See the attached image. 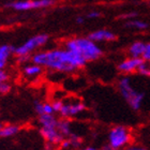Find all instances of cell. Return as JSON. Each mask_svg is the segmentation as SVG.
<instances>
[{
  "label": "cell",
  "mask_w": 150,
  "mask_h": 150,
  "mask_svg": "<svg viewBox=\"0 0 150 150\" xmlns=\"http://www.w3.org/2000/svg\"><path fill=\"white\" fill-rule=\"evenodd\" d=\"M48 39H50V37H48L46 33H39V35H35L30 38V39H28L24 44L19 45L18 47L13 48V53H15L17 57L31 56L32 52L35 50L37 48H39V47L43 46L44 44H46Z\"/></svg>",
  "instance_id": "cell-5"
},
{
  "label": "cell",
  "mask_w": 150,
  "mask_h": 150,
  "mask_svg": "<svg viewBox=\"0 0 150 150\" xmlns=\"http://www.w3.org/2000/svg\"><path fill=\"white\" fill-rule=\"evenodd\" d=\"M118 90L121 97L128 103V105L133 110H138L141 108L144 101V92L136 90L131 84V79L128 76H123L118 81Z\"/></svg>",
  "instance_id": "cell-3"
},
{
  "label": "cell",
  "mask_w": 150,
  "mask_h": 150,
  "mask_svg": "<svg viewBox=\"0 0 150 150\" xmlns=\"http://www.w3.org/2000/svg\"><path fill=\"white\" fill-rule=\"evenodd\" d=\"M29 59H31V56H21V57H18L19 62H25V61H28Z\"/></svg>",
  "instance_id": "cell-28"
},
{
  "label": "cell",
  "mask_w": 150,
  "mask_h": 150,
  "mask_svg": "<svg viewBox=\"0 0 150 150\" xmlns=\"http://www.w3.org/2000/svg\"><path fill=\"white\" fill-rule=\"evenodd\" d=\"M88 38L93 42H112L116 40V35L114 32L106 30V29H100L97 31H93L89 33Z\"/></svg>",
  "instance_id": "cell-10"
},
{
  "label": "cell",
  "mask_w": 150,
  "mask_h": 150,
  "mask_svg": "<svg viewBox=\"0 0 150 150\" xmlns=\"http://www.w3.org/2000/svg\"><path fill=\"white\" fill-rule=\"evenodd\" d=\"M39 122L44 128H57L58 119L54 115H42L39 116Z\"/></svg>",
  "instance_id": "cell-15"
},
{
  "label": "cell",
  "mask_w": 150,
  "mask_h": 150,
  "mask_svg": "<svg viewBox=\"0 0 150 150\" xmlns=\"http://www.w3.org/2000/svg\"><path fill=\"white\" fill-rule=\"evenodd\" d=\"M125 27L132 29H137V30H145L149 27L146 22H143V21H138V19H131V21H128L125 23Z\"/></svg>",
  "instance_id": "cell-18"
},
{
  "label": "cell",
  "mask_w": 150,
  "mask_h": 150,
  "mask_svg": "<svg viewBox=\"0 0 150 150\" xmlns=\"http://www.w3.org/2000/svg\"><path fill=\"white\" fill-rule=\"evenodd\" d=\"M9 79V74L3 69H0V83H6Z\"/></svg>",
  "instance_id": "cell-25"
},
{
  "label": "cell",
  "mask_w": 150,
  "mask_h": 150,
  "mask_svg": "<svg viewBox=\"0 0 150 150\" xmlns=\"http://www.w3.org/2000/svg\"><path fill=\"white\" fill-rule=\"evenodd\" d=\"M62 104H63V101L62 100H55L52 103L53 105V108L55 110V112H59V110H61V107H62Z\"/></svg>",
  "instance_id": "cell-23"
},
{
  "label": "cell",
  "mask_w": 150,
  "mask_h": 150,
  "mask_svg": "<svg viewBox=\"0 0 150 150\" xmlns=\"http://www.w3.org/2000/svg\"><path fill=\"white\" fill-rule=\"evenodd\" d=\"M40 134L47 142V144H50L53 146L60 145L64 139V137L61 135V133L58 131L57 128H44V127H41Z\"/></svg>",
  "instance_id": "cell-8"
},
{
  "label": "cell",
  "mask_w": 150,
  "mask_h": 150,
  "mask_svg": "<svg viewBox=\"0 0 150 150\" xmlns=\"http://www.w3.org/2000/svg\"><path fill=\"white\" fill-rule=\"evenodd\" d=\"M24 73L29 77H35L42 73V67L38 66L35 63H31V64H26L24 67Z\"/></svg>",
  "instance_id": "cell-17"
},
{
  "label": "cell",
  "mask_w": 150,
  "mask_h": 150,
  "mask_svg": "<svg viewBox=\"0 0 150 150\" xmlns=\"http://www.w3.org/2000/svg\"><path fill=\"white\" fill-rule=\"evenodd\" d=\"M57 129L64 138L69 137L70 135L72 134V125H71V122L67 118H62L58 120Z\"/></svg>",
  "instance_id": "cell-13"
},
{
  "label": "cell",
  "mask_w": 150,
  "mask_h": 150,
  "mask_svg": "<svg viewBox=\"0 0 150 150\" xmlns=\"http://www.w3.org/2000/svg\"><path fill=\"white\" fill-rule=\"evenodd\" d=\"M67 50L74 52L86 61H93L103 55V50L89 38H73L66 42Z\"/></svg>",
  "instance_id": "cell-2"
},
{
  "label": "cell",
  "mask_w": 150,
  "mask_h": 150,
  "mask_svg": "<svg viewBox=\"0 0 150 150\" xmlns=\"http://www.w3.org/2000/svg\"><path fill=\"white\" fill-rule=\"evenodd\" d=\"M35 110L39 116L54 115V112H55L52 103H43L40 101H35Z\"/></svg>",
  "instance_id": "cell-12"
},
{
  "label": "cell",
  "mask_w": 150,
  "mask_h": 150,
  "mask_svg": "<svg viewBox=\"0 0 150 150\" xmlns=\"http://www.w3.org/2000/svg\"><path fill=\"white\" fill-rule=\"evenodd\" d=\"M56 3V0H19L8 3L9 8L16 11H29V10L48 8Z\"/></svg>",
  "instance_id": "cell-6"
},
{
  "label": "cell",
  "mask_w": 150,
  "mask_h": 150,
  "mask_svg": "<svg viewBox=\"0 0 150 150\" xmlns=\"http://www.w3.org/2000/svg\"><path fill=\"white\" fill-rule=\"evenodd\" d=\"M137 72L145 77H150V64L148 62H144Z\"/></svg>",
  "instance_id": "cell-20"
},
{
  "label": "cell",
  "mask_w": 150,
  "mask_h": 150,
  "mask_svg": "<svg viewBox=\"0 0 150 150\" xmlns=\"http://www.w3.org/2000/svg\"><path fill=\"white\" fill-rule=\"evenodd\" d=\"M143 60L145 62L150 63V42L149 43H146V47H145V52L144 55H143Z\"/></svg>",
  "instance_id": "cell-21"
},
{
  "label": "cell",
  "mask_w": 150,
  "mask_h": 150,
  "mask_svg": "<svg viewBox=\"0 0 150 150\" xmlns=\"http://www.w3.org/2000/svg\"><path fill=\"white\" fill-rule=\"evenodd\" d=\"M13 52V48L10 45L3 44L0 45V69H3L8 63L9 57Z\"/></svg>",
  "instance_id": "cell-14"
},
{
  "label": "cell",
  "mask_w": 150,
  "mask_h": 150,
  "mask_svg": "<svg viewBox=\"0 0 150 150\" xmlns=\"http://www.w3.org/2000/svg\"><path fill=\"white\" fill-rule=\"evenodd\" d=\"M131 132L123 125H116L108 133V145L116 149L127 147L131 142Z\"/></svg>",
  "instance_id": "cell-4"
},
{
  "label": "cell",
  "mask_w": 150,
  "mask_h": 150,
  "mask_svg": "<svg viewBox=\"0 0 150 150\" xmlns=\"http://www.w3.org/2000/svg\"><path fill=\"white\" fill-rule=\"evenodd\" d=\"M11 90V85L9 83H0V93L6 94Z\"/></svg>",
  "instance_id": "cell-22"
},
{
  "label": "cell",
  "mask_w": 150,
  "mask_h": 150,
  "mask_svg": "<svg viewBox=\"0 0 150 150\" xmlns=\"http://www.w3.org/2000/svg\"><path fill=\"white\" fill-rule=\"evenodd\" d=\"M76 150H99V149H97V148L94 147H85V148H78Z\"/></svg>",
  "instance_id": "cell-31"
},
{
  "label": "cell",
  "mask_w": 150,
  "mask_h": 150,
  "mask_svg": "<svg viewBox=\"0 0 150 150\" xmlns=\"http://www.w3.org/2000/svg\"><path fill=\"white\" fill-rule=\"evenodd\" d=\"M84 22H85V17H83V16L76 17V23H77V24H83Z\"/></svg>",
  "instance_id": "cell-29"
},
{
  "label": "cell",
  "mask_w": 150,
  "mask_h": 150,
  "mask_svg": "<svg viewBox=\"0 0 150 150\" xmlns=\"http://www.w3.org/2000/svg\"><path fill=\"white\" fill-rule=\"evenodd\" d=\"M101 16V13L99 11H91L87 14L88 18H99Z\"/></svg>",
  "instance_id": "cell-26"
},
{
  "label": "cell",
  "mask_w": 150,
  "mask_h": 150,
  "mask_svg": "<svg viewBox=\"0 0 150 150\" xmlns=\"http://www.w3.org/2000/svg\"><path fill=\"white\" fill-rule=\"evenodd\" d=\"M32 63H35L42 68L54 70L57 72L70 73L74 72L86 66L87 61L74 52L69 50H56L39 52L31 56Z\"/></svg>",
  "instance_id": "cell-1"
},
{
  "label": "cell",
  "mask_w": 150,
  "mask_h": 150,
  "mask_svg": "<svg viewBox=\"0 0 150 150\" xmlns=\"http://www.w3.org/2000/svg\"><path fill=\"white\" fill-rule=\"evenodd\" d=\"M125 150H147L145 147H142V146H137V145H131V146H128L125 148Z\"/></svg>",
  "instance_id": "cell-27"
},
{
  "label": "cell",
  "mask_w": 150,
  "mask_h": 150,
  "mask_svg": "<svg viewBox=\"0 0 150 150\" xmlns=\"http://www.w3.org/2000/svg\"><path fill=\"white\" fill-rule=\"evenodd\" d=\"M67 138H68V141L70 143V147L74 148V149H78L83 144V139H81V136H78V135L74 134V133H72L69 137Z\"/></svg>",
  "instance_id": "cell-19"
},
{
  "label": "cell",
  "mask_w": 150,
  "mask_h": 150,
  "mask_svg": "<svg viewBox=\"0 0 150 150\" xmlns=\"http://www.w3.org/2000/svg\"><path fill=\"white\" fill-rule=\"evenodd\" d=\"M146 43L143 41H135L129 47V55L132 58H142L144 55Z\"/></svg>",
  "instance_id": "cell-11"
},
{
  "label": "cell",
  "mask_w": 150,
  "mask_h": 150,
  "mask_svg": "<svg viewBox=\"0 0 150 150\" xmlns=\"http://www.w3.org/2000/svg\"><path fill=\"white\" fill-rule=\"evenodd\" d=\"M86 110V105L83 102L78 100L75 101H69V102H63L62 107L59 110V114L62 118H72L75 116H78Z\"/></svg>",
  "instance_id": "cell-7"
},
{
  "label": "cell",
  "mask_w": 150,
  "mask_h": 150,
  "mask_svg": "<svg viewBox=\"0 0 150 150\" xmlns=\"http://www.w3.org/2000/svg\"><path fill=\"white\" fill-rule=\"evenodd\" d=\"M135 16H137V13L135 12H130V13H125V14H122V15L119 16V18H122V19H129V21H131L135 17Z\"/></svg>",
  "instance_id": "cell-24"
},
{
  "label": "cell",
  "mask_w": 150,
  "mask_h": 150,
  "mask_svg": "<svg viewBox=\"0 0 150 150\" xmlns=\"http://www.w3.org/2000/svg\"><path fill=\"white\" fill-rule=\"evenodd\" d=\"M21 128L16 125H3V128L0 130V137L2 138H8L12 137L14 135H16L19 132Z\"/></svg>",
  "instance_id": "cell-16"
},
{
  "label": "cell",
  "mask_w": 150,
  "mask_h": 150,
  "mask_svg": "<svg viewBox=\"0 0 150 150\" xmlns=\"http://www.w3.org/2000/svg\"><path fill=\"white\" fill-rule=\"evenodd\" d=\"M102 150H119V149H116V148H112L110 145H106V146H104Z\"/></svg>",
  "instance_id": "cell-30"
},
{
  "label": "cell",
  "mask_w": 150,
  "mask_h": 150,
  "mask_svg": "<svg viewBox=\"0 0 150 150\" xmlns=\"http://www.w3.org/2000/svg\"><path fill=\"white\" fill-rule=\"evenodd\" d=\"M3 128V125H2V123H1V122H0V130H1V129H2Z\"/></svg>",
  "instance_id": "cell-32"
},
{
  "label": "cell",
  "mask_w": 150,
  "mask_h": 150,
  "mask_svg": "<svg viewBox=\"0 0 150 150\" xmlns=\"http://www.w3.org/2000/svg\"><path fill=\"white\" fill-rule=\"evenodd\" d=\"M145 61L143 58H128V59L123 60L118 64V70L123 74H130L133 72H137L141 66Z\"/></svg>",
  "instance_id": "cell-9"
}]
</instances>
